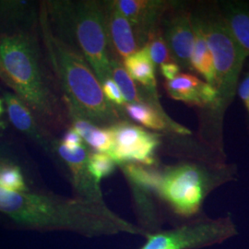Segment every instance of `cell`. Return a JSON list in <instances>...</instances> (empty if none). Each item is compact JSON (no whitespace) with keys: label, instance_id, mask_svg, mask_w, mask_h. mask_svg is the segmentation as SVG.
Wrapping results in <instances>:
<instances>
[{"label":"cell","instance_id":"cell-1","mask_svg":"<svg viewBox=\"0 0 249 249\" xmlns=\"http://www.w3.org/2000/svg\"><path fill=\"white\" fill-rule=\"evenodd\" d=\"M40 21L48 58L71 112L96 125L112 126L122 122L116 108L105 97L102 84L84 56L53 35L45 10Z\"/></svg>","mask_w":249,"mask_h":249},{"label":"cell","instance_id":"cell-2","mask_svg":"<svg viewBox=\"0 0 249 249\" xmlns=\"http://www.w3.org/2000/svg\"><path fill=\"white\" fill-rule=\"evenodd\" d=\"M3 80L27 107L45 119L56 116L57 106L46 78L39 47L33 35L0 37Z\"/></svg>","mask_w":249,"mask_h":249},{"label":"cell","instance_id":"cell-3","mask_svg":"<svg viewBox=\"0 0 249 249\" xmlns=\"http://www.w3.org/2000/svg\"><path fill=\"white\" fill-rule=\"evenodd\" d=\"M54 35L80 52L101 84L111 78V58L107 34V9L98 1L50 2ZM52 30V29H51ZM53 32V31H52Z\"/></svg>","mask_w":249,"mask_h":249},{"label":"cell","instance_id":"cell-4","mask_svg":"<svg viewBox=\"0 0 249 249\" xmlns=\"http://www.w3.org/2000/svg\"><path fill=\"white\" fill-rule=\"evenodd\" d=\"M214 184L213 179L204 170L193 164H183L162 175L158 193L175 213L191 218L198 213Z\"/></svg>","mask_w":249,"mask_h":249},{"label":"cell","instance_id":"cell-5","mask_svg":"<svg viewBox=\"0 0 249 249\" xmlns=\"http://www.w3.org/2000/svg\"><path fill=\"white\" fill-rule=\"evenodd\" d=\"M213 57L217 89L225 99L231 98L247 54L241 49L223 18L196 19Z\"/></svg>","mask_w":249,"mask_h":249},{"label":"cell","instance_id":"cell-6","mask_svg":"<svg viewBox=\"0 0 249 249\" xmlns=\"http://www.w3.org/2000/svg\"><path fill=\"white\" fill-rule=\"evenodd\" d=\"M236 233L229 218L196 219L168 231L148 234L141 249H200L220 244Z\"/></svg>","mask_w":249,"mask_h":249},{"label":"cell","instance_id":"cell-7","mask_svg":"<svg viewBox=\"0 0 249 249\" xmlns=\"http://www.w3.org/2000/svg\"><path fill=\"white\" fill-rule=\"evenodd\" d=\"M110 128L113 144L107 154L115 162H134L147 166L154 164V153L160 144L158 135L126 122H120Z\"/></svg>","mask_w":249,"mask_h":249},{"label":"cell","instance_id":"cell-8","mask_svg":"<svg viewBox=\"0 0 249 249\" xmlns=\"http://www.w3.org/2000/svg\"><path fill=\"white\" fill-rule=\"evenodd\" d=\"M165 88L170 97L189 106L203 107L220 100V92L216 87L192 74L180 73L165 83Z\"/></svg>","mask_w":249,"mask_h":249},{"label":"cell","instance_id":"cell-9","mask_svg":"<svg viewBox=\"0 0 249 249\" xmlns=\"http://www.w3.org/2000/svg\"><path fill=\"white\" fill-rule=\"evenodd\" d=\"M57 152L69 165L77 189L84 196V199L102 202L98 184L91 178L88 170L89 152L85 145L71 151L59 144L57 146Z\"/></svg>","mask_w":249,"mask_h":249},{"label":"cell","instance_id":"cell-10","mask_svg":"<svg viewBox=\"0 0 249 249\" xmlns=\"http://www.w3.org/2000/svg\"><path fill=\"white\" fill-rule=\"evenodd\" d=\"M195 43L193 21L187 13L171 19L166 30V44L171 54L182 67L190 68V58Z\"/></svg>","mask_w":249,"mask_h":249},{"label":"cell","instance_id":"cell-11","mask_svg":"<svg viewBox=\"0 0 249 249\" xmlns=\"http://www.w3.org/2000/svg\"><path fill=\"white\" fill-rule=\"evenodd\" d=\"M107 34L113 49L121 57H127L139 50L133 27L118 9L115 1L107 6Z\"/></svg>","mask_w":249,"mask_h":249},{"label":"cell","instance_id":"cell-12","mask_svg":"<svg viewBox=\"0 0 249 249\" xmlns=\"http://www.w3.org/2000/svg\"><path fill=\"white\" fill-rule=\"evenodd\" d=\"M35 19L33 2L0 0V37L30 32Z\"/></svg>","mask_w":249,"mask_h":249},{"label":"cell","instance_id":"cell-13","mask_svg":"<svg viewBox=\"0 0 249 249\" xmlns=\"http://www.w3.org/2000/svg\"><path fill=\"white\" fill-rule=\"evenodd\" d=\"M115 2L118 9L131 23L134 32L140 33L142 36H150L163 7L160 1L117 0Z\"/></svg>","mask_w":249,"mask_h":249},{"label":"cell","instance_id":"cell-14","mask_svg":"<svg viewBox=\"0 0 249 249\" xmlns=\"http://www.w3.org/2000/svg\"><path fill=\"white\" fill-rule=\"evenodd\" d=\"M2 99L11 124L21 133L25 134L44 148L49 149L50 144L41 132L35 116L26 104L12 92H5Z\"/></svg>","mask_w":249,"mask_h":249},{"label":"cell","instance_id":"cell-15","mask_svg":"<svg viewBox=\"0 0 249 249\" xmlns=\"http://www.w3.org/2000/svg\"><path fill=\"white\" fill-rule=\"evenodd\" d=\"M127 115L138 123L145 127L154 130H163L168 127V124L172 129L180 134H189L190 131L175 122H168V118L161 115L156 107H152L146 103L125 104L124 106Z\"/></svg>","mask_w":249,"mask_h":249},{"label":"cell","instance_id":"cell-16","mask_svg":"<svg viewBox=\"0 0 249 249\" xmlns=\"http://www.w3.org/2000/svg\"><path fill=\"white\" fill-rule=\"evenodd\" d=\"M71 115L72 128L80 134L94 151L108 153L113 144V134L110 126L102 128L73 112H71Z\"/></svg>","mask_w":249,"mask_h":249},{"label":"cell","instance_id":"cell-17","mask_svg":"<svg viewBox=\"0 0 249 249\" xmlns=\"http://www.w3.org/2000/svg\"><path fill=\"white\" fill-rule=\"evenodd\" d=\"M193 24L195 29V43L190 58L191 68L202 75L208 83L216 87L217 77L213 54L209 48L201 28L196 20L193 21Z\"/></svg>","mask_w":249,"mask_h":249},{"label":"cell","instance_id":"cell-18","mask_svg":"<svg viewBox=\"0 0 249 249\" xmlns=\"http://www.w3.org/2000/svg\"><path fill=\"white\" fill-rule=\"evenodd\" d=\"M124 68L132 80L151 90L155 89L157 84L155 68L145 46L124 58Z\"/></svg>","mask_w":249,"mask_h":249},{"label":"cell","instance_id":"cell-19","mask_svg":"<svg viewBox=\"0 0 249 249\" xmlns=\"http://www.w3.org/2000/svg\"><path fill=\"white\" fill-rule=\"evenodd\" d=\"M223 20L247 55L249 54V11L240 5H229Z\"/></svg>","mask_w":249,"mask_h":249},{"label":"cell","instance_id":"cell-20","mask_svg":"<svg viewBox=\"0 0 249 249\" xmlns=\"http://www.w3.org/2000/svg\"><path fill=\"white\" fill-rule=\"evenodd\" d=\"M124 174L137 187L145 190L158 192L160 189L162 175L150 166H144L140 163L128 162L123 164Z\"/></svg>","mask_w":249,"mask_h":249},{"label":"cell","instance_id":"cell-21","mask_svg":"<svg viewBox=\"0 0 249 249\" xmlns=\"http://www.w3.org/2000/svg\"><path fill=\"white\" fill-rule=\"evenodd\" d=\"M111 78L115 80L127 104L143 103L136 84L117 58H111Z\"/></svg>","mask_w":249,"mask_h":249},{"label":"cell","instance_id":"cell-22","mask_svg":"<svg viewBox=\"0 0 249 249\" xmlns=\"http://www.w3.org/2000/svg\"><path fill=\"white\" fill-rule=\"evenodd\" d=\"M116 167V162L107 153L93 151L88 155V170L96 184L110 176Z\"/></svg>","mask_w":249,"mask_h":249},{"label":"cell","instance_id":"cell-23","mask_svg":"<svg viewBox=\"0 0 249 249\" xmlns=\"http://www.w3.org/2000/svg\"><path fill=\"white\" fill-rule=\"evenodd\" d=\"M148 42L145 45L148 53L153 64L162 65L165 63L173 62V57L170 52L166 41L160 33L151 32L148 36Z\"/></svg>","mask_w":249,"mask_h":249},{"label":"cell","instance_id":"cell-24","mask_svg":"<svg viewBox=\"0 0 249 249\" xmlns=\"http://www.w3.org/2000/svg\"><path fill=\"white\" fill-rule=\"evenodd\" d=\"M0 187L9 191L28 192L21 171L12 162H9L0 169Z\"/></svg>","mask_w":249,"mask_h":249},{"label":"cell","instance_id":"cell-25","mask_svg":"<svg viewBox=\"0 0 249 249\" xmlns=\"http://www.w3.org/2000/svg\"><path fill=\"white\" fill-rule=\"evenodd\" d=\"M102 89L105 97L109 103L119 107L125 106L126 103L124 101V96L115 80L112 78L107 79L102 83Z\"/></svg>","mask_w":249,"mask_h":249},{"label":"cell","instance_id":"cell-26","mask_svg":"<svg viewBox=\"0 0 249 249\" xmlns=\"http://www.w3.org/2000/svg\"><path fill=\"white\" fill-rule=\"evenodd\" d=\"M65 148L68 150H76L80 146L83 145L82 138L80 137V134L73 128L70 129L67 133L63 137L62 142L60 143Z\"/></svg>","mask_w":249,"mask_h":249},{"label":"cell","instance_id":"cell-27","mask_svg":"<svg viewBox=\"0 0 249 249\" xmlns=\"http://www.w3.org/2000/svg\"><path fill=\"white\" fill-rule=\"evenodd\" d=\"M161 75L167 80V81L175 79L180 74V66L177 62L165 63L160 65Z\"/></svg>","mask_w":249,"mask_h":249},{"label":"cell","instance_id":"cell-28","mask_svg":"<svg viewBox=\"0 0 249 249\" xmlns=\"http://www.w3.org/2000/svg\"><path fill=\"white\" fill-rule=\"evenodd\" d=\"M238 93L243 101L249 99V74L242 81L238 89Z\"/></svg>","mask_w":249,"mask_h":249},{"label":"cell","instance_id":"cell-29","mask_svg":"<svg viewBox=\"0 0 249 249\" xmlns=\"http://www.w3.org/2000/svg\"><path fill=\"white\" fill-rule=\"evenodd\" d=\"M5 111H6V107H5V104H4V101H3V99L0 98V118H1V117H2V116L4 115ZM2 125H3V124H2V123L0 122V127H1Z\"/></svg>","mask_w":249,"mask_h":249},{"label":"cell","instance_id":"cell-30","mask_svg":"<svg viewBox=\"0 0 249 249\" xmlns=\"http://www.w3.org/2000/svg\"><path fill=\"white\" fill-rule=\"evenodd\" d=\"M9 162H11L10 160H7V159H5V158H2V157H0V169L2 168V167H4L6 164H8Z\"/></svg>","mask_w":249,"mask_h":249},{"label":"cell","instance_id":"cell-31","mask_svg":"<svg viewBox=\"0 0 249 249\" xmlns=\"http://www.w3.org/2000/svg\"><path fill=\"white\" fill-rule=\"evenodd\" d=\"M2 77V67H1V61H0V79Z\"/></svg>","mask_w":249,"mask_h":249},{"label":"cell","instance_id":"cell-32","mask_svg":"<svg viewBox=\"0 0 249 249\" xmlns=\"http://www.w3.org/2000/svg\"><path fill=\"white\" fill-rule=\"evenodd\" d=\"M0 157H2V158H4V157H3V156H2V155H1V153H0Z\"/></svg>","mask_w":249,"mask_h":249}]
</instances>
